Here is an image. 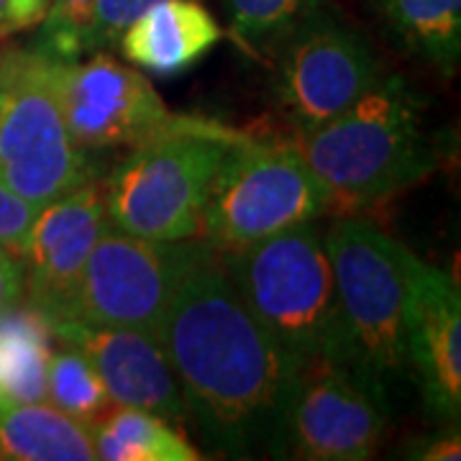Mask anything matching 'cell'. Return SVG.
<instances>
[{
  "label": "cell",
  "mask_w": 461,
  "mask_h": 461,
  "mask_svg": "<svg viewBox=\"0 0 461 461\" xmlns=\"http://www.w3.org/2000/svg\"><path fill=\"white\" fill-rule=\"evenodd\" d=\"M157 341L205 444L277 456L297 362L247 308L223 249L190 239Z\"/></svg>",
  "instance_id": "cell-1"
},
{
  "label": "cell",
  "mask_w": 461,
  "mask_h": 461,
  "mask_svg": "<svg viewBox=\"0 0 461 461\" xmlns=\"http://www.w3.org/2000/svg\"><path fill=\"white\" fill-rule=\"evenodd\" d=\"M226 254L247 308L297 366L313 359L357 362L323 233L311 223Z\"/></svg>",
  "instance_id": "cell-2"
},
{
  "label": "cell",
  "mask_w": 461,
  "mask_h": 461,
  "mask_svg": "<svg viewBox=\"0 0 461 461\" xmlns=\"http://www.w3.org/2000/svg\"><path fill=\"white\" fill-rule=\"evenodd\" d=\"M297 147L329 200L341 203L387 198L433 169L420 100L402 77L382 75L344 113L297 133Z\"/></svg>",
  "instance_id": "cell-3"
},
{
  "label": "cell",
  "mask_w": 461,
  "mask_h": 461,
  "mask_svg": "<svg viewBox=\"0 0 461 461\" xmlns=\"http://www.w3.org/2000/svg\"><path fill=\"white\" fill-rule=\"evenodd\" d=\"M244 133L200 118H175L136 144L105 185V215L115 230L185 241L203 229L215 172Z\"/></svg>",
  "instance_id": "cell-4"
},
{
  "label": "cell",
  "mask_w": 461,
  "mask_h": 461,
  "mask_svg": "<svg viewBox=\"0 0 461 461\" xmlns=\"http://www.w3.org/2000/svg\"><path fill=\"white\" fill-rule=\"evenodd\" d=\"M357 362L384 390L408 369L405 326L418 257L362 218L323 236Z\"/></svg>",
  "instance_id": "cell-5"
},
{
  "label": "cell",
  "mask_w": 461,
  "mask_h": 461,
  "mask_svg": "<svg viewBox=\"0 0 461 461\" xmlns=\"http://www.w3.org/2000/svg\"><path fill=\"white\" fill-rule=\"evenodd\" d=\"M54 62L39 50L0 54V177L44 208L90 182V159L67 131Z\"/></svg>",
  "instance_id": "cell-6"
},
{
  "label": "cell",
  "mask_w": 461,
  "mask_h": 461,
  "mask_svg": "<svg viewBox=\"0 0 461 461\" xmlns=\"http://www.w3.org/2000/svg\"><path fill=\"white\" fill-rule=\"evenodd\" d=\"M329 203L297 144L241 136L215 172L200 236L223 251H236L311 223Z\"/></svg>",
  "instance_id": "cell-7"
},
{
  "label": "cell",
  "mask_w": 461,
  "mask_h": 461,
  "mask_svg": "<svg viewBox=\"0 0 461 461\" xmlns=\"http://www.w3.org/2000/svg\"><path fill=\"white\" fill-rule=\"evenodd\" d=\"M390 397L359 364L313 359L297 366L277 456L364 461L387 433Z\"/></svg>",
  "instance_id": "cell-8"
},
{
  "label": "cell",
  "mask_w": 461,
  "mask_h": 461,
  "mask_svg": "<svg viewBox=\"0 0 461 461\" xmlns=\"http://www.w3.org/2000/svg\"><path fill=\"white\" fill-rule=\"evenodd\" d=\"M275 54L277 100L297 133L344 113L382 77L369 44L326 5L303 18Z\"/></svg>",
  "instance_id": "cell-9"
},
{
  "label": "cell",
  "mask_w": 461,
  "mask_h": 461,
  "mask_svg": "<svg viewBox=\"0 0 461 461\" xmlns=\"http://www.w3.org/2000/svg\"><path fill=\"white\" fill-rule=\"evenodd\" d=\"M187 249L190 239L154 241L123 230H103L85 264L75 321L144 330L157 339Z\"/></svg>",
  "instance_id": "cell-10"
},
{
  "label": "cell",
  "mask_w": 461,
  "mask_h": 461,
  "mask_svg": "<svg viewBox=\"0 0 461 461\" xmlns=\"http://www.w3.org/2000/svg\"><path fill=\"white\" fill-rule=\"evenodd\" d=\"M67 131L80 149L136 147L167 129L177 115L147 77L108 54L57 69Z\"/></svg>",
  "instance_id": "cell-11"
},
{
  "label": "cell",
  "mask_w": 461,
  "mask_h": 461,
  "mask_svg": "<svg viewBox=\"0 0 461 461\" xmlns=\"http://www.w3.org/2000/svg\"><path fill=\"white\" fill-rule=\"evenodd\" d=\"M105 221V185L100 187L98 182H85L39 208L23 254V295L51 326L75 321L85 264Z\"/></svg>",
  "instance_id": "cell-12"
},
{
  "label": "cell",
  "mask_w": 461,
  "mask_h": 461,
  "mask_svg": "<svg viewBox=\"0 0 461 461\" xmlns=\"http://www.w3.org/2000/svg\"><path fill=\"white\" fill-rule=\"evenodd\" d=\"M51 330L93 364L113 405L149 411L169 423H185L190 418L175 372L154 336L133 329L87 326L80 321L57 323Z\"/></svg>",
  "instance_id": "cell-13"
},
{
  "label": "cell",
  "mask_w": 461,
  "mask_h": 461,
  "mask_svg": "<svg viewBox=\"0 0 461 461\" xmlns=\"http://www.w3.org/2000/svg\"><path fill=\"white\" fill-rule=\"evenodd\" d=\"M408 369L415 372L426 411L436 420L461 412V300L444 269L418 262L405 326Z\"/></svg>",
  "instance_id": "cell-14"
},
{
  "label": "cell",
  "mask_w": 461,
  "mask_h": 461,
  "mask_svg": "<svg viewBox=\"0 0 461 461\" xmlns=\"http://www.w3.org/2000/svg\"><path fill=\"white\" fill-rule=\"evenodd\" d=\"M223 39V29L198 0H162L115 39L133 67L172 77L195 67Z\"/></svg>",
  "instance_id": "cell-15"
},
{
  "label": "cell",
  "mask_w": 461,
  "mask_h": 461,
  "mask_svg": "<svg viewBox=\"0 0 461 461\" xmlns=\"http://www.w3.org/2000/svg\"><path fill=\"white\" fill-rule=\"evenodd\" d=\"M0 459L95 461L93 430L51 402H23L0 411Z\"/></svg>",
  "instance_id": "cell-16"
},
{
  "label": "cell",
  "mask_w": 461,
  "mask_h": 461,
  "mask_svg": "<svg viewBox=\"0 0 461 461\" xmlns=\"http://www.w3.org/2000/svg\"><path fill=\"white\" fill-rule=\"evenodd\" d=\"M51 336L50 318L29 303L0 315V411L47 400Z\"/></svg>",
  "instance_id": "cell-17"
},
{
  "label": "cell",
  "mask_w": 461,
  "mask_h": 461,
  "mask_svg": "<svg viewBox=\"0 0 461 461\" xmlns=\"http://www.w3.org/2000/svg\"><path fill=\"white\" fill-rule=\"evenodd\" d=\"M402 50L454 75L461 59V0H375Z\"/></svg>",
  "instance_id": "cell-18"
},
{
  "label": "cell",
  "mask_w": 461,
  "mask_h": 461,
  "mask_svg": "<svg viewBox=\"0 0 461 461\" xmlns=\"http://www.w3.org/2000/svg\"><path fill=\"white\" fill-rule=\"evenodd\" d=\"M95 454L103 461H200L195 446L167 418L113 405L93 426Z\"/></svg>",
  "instance_id": "cell-19"
},
{
  "label": "cell",
  "mask_w": 461,
  "mask_h": 461,
  "mask_svg": "<svg viewBox=\"0 0 461 461\" xmlns=\"http://www.w3.org/2000/svg\"><path fill=\"white\" fill-rule=\"evenodd\" d=\"M47 400L85 426H95L105 412L113 408L108 390L77 348H65L51 354L50 379H47Z\"/></svg>",
  "instance_id": "cell-20"
},
{
  "label": "cell",
  "mask_w": 461,
  "mask_h": 461,
  "mask_svg": "<svg viewBox=\"0 0 461 461\" xmlns=\"http://www.w3.org/2000/svg\"><path fill=\"white\" fill-rule=\"evenodd\" d=\"M318 5L323 0H226L236 41L259 57L277 50L282 39Z\"/></svg>",
  "instance_id": "cell-21"
},
{
  "label": "cell",
  "mask_w": 461,
  "mask_h": 461,
  "mask_svg": "<svg viewBox=\"0 0 461 461\" xmlns=\"http://www.w3.org/2000/svg\"><path fill=\"white\" fill-rule=\"evenodd\" d=\"M36 50L62 65L80 62L83 54L98 50L95 0H50Z\"/></svg>",
  "instance_id": "cell-22"
},
{
  "label": "cell",
  "mask_w": 461,
  "mask_h": 461,
  "mask_svg": "<svg viewBox=\"0 0 461 461\" xmlns=\"http://www.w3.org/2000/svg\"><path fill=\"white\" fill-rule=\"evenodd\" d=\"M39 208L16 195L0 177V249L23 259Z\"/></svg>",
  "instance_id": "cell-23"
},
{
  "label": "cell",
  "mask_w": 461,
  "mask_h": 461,
  "mask_svg": "<svg viewBox=\"0 0 461 461\" xmlns=\"http://www.w3.org/2000/svg\"><path fill=\"white\" fill-rule=\"evenodd\" d=\"M162 0H95V39L98 50L113 44L121 32Z\"/></svg>",
  "instance_id": "cell-24"
},
{
  "label": "cell",
  "mask_w": 461,
  "mask_h": 461,
  "mask_svg": "<svg viewBox=\"0 0 461 461\" xmlns=\"http://www.w3.org/2000/svg\"><path fill=\"white\" fill-rule=\"evenodd\" d=\"M23 300V267L18 257L0 249V315Z\"/></svg>",
  "instance_id": "cell-25"
},
{
  "label": "cell",
  "mask_w": 461,
  "mask_h": 461,
  "mask_svg": "<svg viewBox=\"0 0 461 461\" xmlns=\"http://www.w3.org/2000/svg\"><path fill=\"white\" fill-rule=\"evenodd\" d=\"M412 459L426 461H459L461 459V438L459 433L446 436V438H436L426 444L420 451H412Z\"/></svg>",
  "instance_id": "cell-26"
},
{
  "label": "cell",
  "mask_w": 461,
  "mask_h": 461,
  "mask_svg": "<svg viewBox=\"0 0 461 461\" xmlns=\"http://www.w3.org/2000/svg\"><path fill=\"white\" fill-rule=\"evenodd\" d=\"M14 33L11 29V0H0V39Z\"/></svg>",
  "instance_id": "cell-27"
}]
</instances>
